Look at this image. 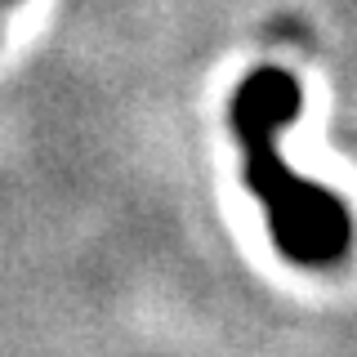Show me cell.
<instances>
[{
  "instance_id": "6da1fadb",
  "label": "cell",
  "mask_w": 357,
  "mask_h": 357,
  "mask_svg": "<svg viewBox=\"0 0 357 357\" xmlns=\"http://www.w3.org/2000/svg\"><path fill=\"white\" fill-rule=\"evenodd\" d=\"M299 81L282 67H259L232 94V130L245 152V188L264 201L273 245L299 268L340 264L353 245L349 206L321 183H308L277 152L273 134L299 116Z\"/></svg>"
}]
</instances>
